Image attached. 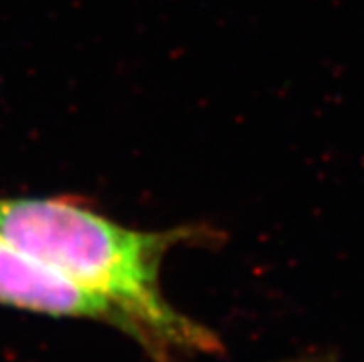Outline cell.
<instances>
[{
    "mask_svg": "<svg viewBox=\"0 0 364 362\" xmlns=\"http://www.w3.org/2000/svg\"><path fill=\"white\" fill-rule=\"evenodd\" d=\"M0 235L106 302L120 329L148 349L218 348L161 290L163 259L189 230H129L73 198H0Z\"/></svg>",
    "mask_w": 364,
    "mask_h": 362,
    "instance_id": "1",
    "label": "cell"
},
{
    "mask_svg": "<svg viewBox=\"0 0 364 362\" xmlns=\"http://www.w3.org/2000/svg\"><path fill=\"white\" fill-rule=\"evenodd\" d=\"M0 305L65 318H89L120 327L117 312L0 235Z\"/></svg>",
    "mask_w": 364,
    "mask_h": 362,
    "instance_id": "2",
    "label": "cell"
},
{
    "mask_svg": "<svg viewBox=\"0 0 364 362\" xmlns=\"http://www.w3.org/2000/svg\"><path fill=\"white\" fill-rule=\"evenodd\" d=\"M296 362H326L322 358H304V361H296Z\"/></svg>",
    "mask_w": 364,
    "mask_h": 362,
    "instance_id": "3",
    "label": "cell"
}]
</instances>
